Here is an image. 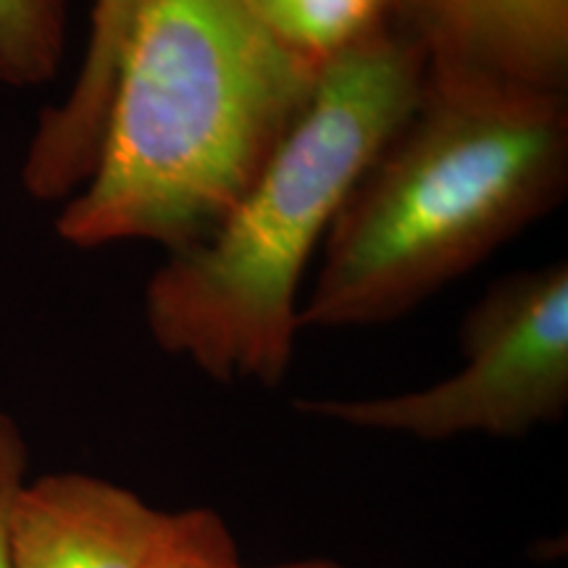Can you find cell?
Wrapping results in <instances>:
<instances>
[{
	"instance_id": "11",
	"label": "cell",
	"mask_w": 568,
	"mask_h": 568,
	"mask_svg": "<svg viewBox=\"0 0 568 568\" xmlns=\"http://www.w3.org/2000/svg\"><path fill=\"white\" fill-rule=\"evenodd\" d=\"M30 479V447L19 424L0 410V568H9V518L19 489Z\"/></svg>"
},
{
	"instance_id": "1",
	"label": "cell",
	"mask_w": 568,
	"mask_h": 568,
	"mask_svg": "<svg viewBox=\"0 0 568 568\" xmlns=\"http://www.w3.org/2000/svg\"><path fill=\"white\" fill-rule=\"evenodd\" d=\"M324 67L245 0H148L126 42L95 166L55 232L82 251L203 240L251 187Z\"/></svg>"
},
{
	"instance_id": "2",
	"label": "cell",
	"mask_w": 568,
	"mask_h": 568,
	"mask_svg": "<svg viewBox=\"0 0 568 568\" xmlns=\"http://www.w3.org/2000/svg\"><path fill=\"white\" fill-rule=\"evenodd\" d=\"M424 82L422 42L393 21L326 63L251 187L148 280L153 343L224 385H282L301 332L305 268L355 182L416 109Z\"/></svg>"
},
{
	"instance_id": "3",
	"label": "cell",
	"mask_w": 568,
	"mask_h": 568,
	"mask_svg": "<svg viewBox=\"0 0 568 568\" xmlns=\"http://www.w3.org/2000/svg\"><path fill=\"white\" fill-rule=\"evenodd\" d=\"M566 190L568 92L426 77L326 234L301 329L410 314L556 211Z\"/></svg>"
},
{
	"instance_id": "6",
	"label": "cell",
	"mask_w": 568,
	"mask_h": 568,
	"mask_svg": "<svg viewBox=\"0 0 568 568\" xmlns=\"http://www.w3.org/2000/svg\"><path fill=\"white\" fill-rule=\"evenodd\" d=\"M169 518L92 474L27 479L9 518V568H151Z\"/></svg>"
},
{
	"instance_id": "4",
	"label": "cell",
	"mask_w": 568,
	"mask_h": 568,
	"mask_svg": "<svg viewBox=\"0 0 568 568\" xmlns=\"http://www.w3.org/2000/svg\"><path fill=\"white\" fill-rule=\"evenodd\" d=\"M464 366L424 389L376 397H303L295 410L353 429L443 443L521 439L568 408V264L503 276L460 324Z\"/></svg>"
},
{
	"instance_id": "10",
	"label": "cell",
	"mask_w": 568,
	"mask_h": 568,
	"mask_svg": "<svg viewBox=\"0 0 568 568\" xmlns=\"http://www.w3.org/2000/svg\"><path fill=\"white\" fill-rule=\"evenodd\" d=\"M151 568H245L237 542L216 510L187 508L169 518Z\"/></svg>"
},
{
	"instance_id": "12",
	"label": "cell",
	"mask_w": 568,
	"mask_h": 568,
	"mask_svg": "<svg viewBox=\"0 0 568 568\" xmlns=\"http://www.w3.org/2000/svg\"><path fill=\"white\" fill-rule=\"evenodd\" d=\"M272 568H343L335 560H326V558H311V560H295V564H280Z\"/></svg>"
},
{
	"instance_id": "5",
	"label": "cell",
	"mask_w": 568,
	"mask_h": 568,
	"mask_svg": "<svg viewBox=\"0 0 568 568\" xmlns=\"http://www.w3.org/2000/svg\"><path fill=\"white\" fill-rule=\"evenodd\" d=\"M426 77L568 92V0H397Z\"/></svg>"
},
{
	"instance_id": "8",
	"label": "cell",
	"mask_w": 568,
	"mask_h": 568,
	"mask_svg": "<svg viewBox=\"0 0 568 568\" xmlns=\"http://www.w3.org/2000/svg\"><path fill=\"white\" fill-rule=\"evenodd\" d=\"M261 24L301 59L326 67L372 38L397 11V0H245Z\"/></svg>"
},
{
	"instance_id": "7",
	"label": "cell",
	"mask_w": 568,
	"mask_h": 568,
	"mask_svg": "<svg viewBox=\"0 0 568 568\" xmlns=\"http://www.w3.org/2000/svg\"><path fill=\"white\" fill-rule=\"evenodd\" d=\"M148 0H92L88 48L74 84L61 103L40 113L21 163V184L34 201L63 203L90 176L124 48Z\"/></svg>"
},
{
	"instance_id": "9",
	"label": "cell",
	"mask_w": 568,
	"mask_h": 568,
	"mask_svg": "<svg viewBox=\"0 0 568 568\" xmlns=\"http://www.w3.org/2000/svg\"><path fill=\"white\" fill-rule=\"evenodd\" d=\"M67 0H0V84L40 88L59 74Z\"/></svg>"
}]
</instances>
